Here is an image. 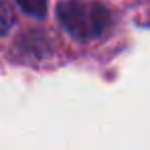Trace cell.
<instances>
[{
  "label": "cell",
  "instance_id": "cell-1",
  "mask_svg": "<svg viewBox=\"0 0 150 150\" xmlns=\"http://www.w3.org/2000/svg\"><path fill=\"white\" fill-rule=\"evenodd\" d=\"M57 21L67 35L75 41L91 43L105 37L112 26L114 16L100 2H85V0H63L57 6Z\"/></svg>",
  "mask_w": 150,
  "mask_h": 150
},
{
  "label": "cell",
  "instance_id": "cell-2",
  "mask_svg": "<svg viewBox=\"0 0 150 150\" xmlns=\"http://www.w3.org/2000/svg\"><path fill=\"white\" fill-rule=\"evenodd\" d=\"M26 14L35 18H45L47 16V0H14Z\"/></svg>",
  "mask_w": 150,
  "mask_h": 150
},
{
  "label": "cell",
  "instance_id": "cell-3",
  "mask_svg": "<svg viewBox=\"0 0 150 150\" xmlns=\"http://www.w3.org/2000/svg\"><path fill=\"white\" fill-rule=\"evenodd\" d=\"M14 26V12L6 0H0V37L6 35Z\"/></svg>",
  "mask_w": 150,
  "mask_h": 150
}]
</instances>
